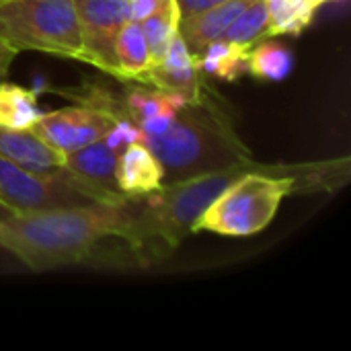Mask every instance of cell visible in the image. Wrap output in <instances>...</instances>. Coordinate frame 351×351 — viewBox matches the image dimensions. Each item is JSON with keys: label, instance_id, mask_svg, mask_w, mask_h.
I'll return each mask as SVG.
<instances>
[{"label": "cell", "instance_id": "9a60e30c", "mask_svg": "<svg viewBox=\"0 0 351 351\" xmlns=\"http://www.w3.org/2000/svg\"><path fill=\"white\" fill-rule=\"evenodd\" d=\"M115 60L119 70V80L144 82L148 68L152 66L150 49L142 33L140 23L128 21L115 39Z\"/></svg>", "mask_w": 351, "mask_h": 351}, {"label": "cell", "instance_id": "277c9868", "mask_svg": "<svg viewBox=\"0 0 351 351\" xmlns=\"http://www.w3.org/2000/svg\"><path fill=\"white\" fill-rule=\"evenodd\" d=\"M255 171V165L228 183L206 208L193 232H214L220 237H253L265 230L276 218L282 202L294 193L288 175Z\"/></svg>", "mask_w": 351, "mask_h": 351}, {"label": "cell", "instance_id": "6da1fadb", "mask_svg": "<svg viewBox=\"0 0 351 351\" xmlns=\"http://www.w3.org/2000/svg\"><path fill=\"white\" fill-rule=\"evenodd\" d=\"M136 199L90 202L0 216V247L31 271H49L86 261L99 243L128 239Z\"/></svg>", "mask_w": 351, "mask_h": 351}, {"label": "cell", "instance_id": "ba28073f", "mask_svg": "<svg viewBox=\"0 0 351 351\" xmlns=\"http://www.w3.org/2000/svg\"><path fill=\"white\" fill-rule=\"evenodd\" d=\"M78 16L84 62L119 78L115 39L130 21L128 0H72Z\"/></svg>", "mask_w": 351, "mask_h": 351}, {"label": "cell", "instance_id": "603a6c76", "mask_svg": "<svg viewBox=\"0 0 351 351\" xmlns=\"http://www.w3.org/2000/svg\"><path fill=\"white\" fill-rule=\"evenodd\" d=\"M14 58H16V51L10 49V47H6L4 43H0V82L6 80L8 70H10V64H12Z\"/></svg>", "mask_w": 351, "mask_h": 351}, {"label": "cell", "instance_id": "7a4b0ae2", "mask_svg": "<svg viewBox=\"0 0 351 351\" xmlns=\"http://www.w3.org/2000/svg\"><path fill=\"white\" fill-rule=\"evenodd\" d=\"M140 140L162 165L165 183L253 162L232 123L204 97L183 103L162 132Z\"/></svg>", "mask_w": 351, "mask_h": 351}, {"label": "cell", "instance_id": "d6986e66", "mask_svg": "<svg viewBox=\"0 0 351 351\" xmlns=\"http://www.w3.org/2000/svg\"><path fill=\"white\" fill-rule=\"evenodd\" d=\"M224 41L239 45L243 49H251L255 43L269 37V16H267V4L265 0L251 2L224 31Z\"/></svg>", "mask_w": 351, "mask_h": 351}, {"label": "cell", "instance_id": "484cf974", "mask_svg": "<svg viewBox=\"0 0 351 351\" xmlns=\"http://www.w3.org/2000/svg\"><path fill=\"white\" fill-rule=\"evenodd\" d=\"M0 2H6V0H0Z\"/></svg>", "mask_w": 351, "mask_h": 351}, {"label": "cell", "instance_id": "cb8c5ba5", "mask_svg": "<svg viewBox=\"0 0 351 351\" xmlns=\"http://www.w3.org/2000/svg\"><path fill=\"white\" fill-rule=\"evenodd\" d=\"M311 2H313V4H315L317 8H321L323 4H327V2H331V0H311Z\"/></svg>", "mask_w": 351, "mask_h": 351}, {"label": "cell", "instance_id": "52a82bcc", "mask_svg": "<svg viewBox=\"0 0 351 351\" xmlns=\"http://www.w3.org/2000/svg\"><path fill=\"white\" fill-rule=\"evenodd\" d=\"M0 199L10 214L90 204L64 169L33 173L4 156H0Z\"/></svg>", "mask_w": 351, "mask_h": 351}, {"label": "cell", "instance_id": "8992f818", "mask_svg": "<svg viewBox=\"0 0 351 351\" xmlns=\"http://www.w3.org/2000/svg\"><path fill=\"white\" fill-rule=\"evenodd\" d=\"M121 117H128L125 107L109 95H99L97 99H82L80 105L41 113L31 130L62 154H70L103 140Z\"/></svg>", "mask_w": 351, "mask_h": 351}, {"label": "cell", "instance_id": "e0dca14e", "mask_svg": "<svg viewBox=\"0 0 351 351\" xmlns=\"http://www.w3.org/2000/svg\"><path fill=\"white\" fill-rule=\"evenodd\" d=\"M247 51L249 49L218 39L195 58V68L220 80H237L247 72Z\"/></svg>", "mask_w": 351, "mask_h": 351}, {"label": "cell", "instance_id": "ac0fdd59", "mask_svg": "<svg viewBox=\"0 0 351 351\" xmlns=\"http://www.w3.org/2000/svg\"><path fill=\"white\" fill-rule=\"evenodd\" d=\"M179 23H181V10L177 6V0H169L158 10H154L150 16L140 21L142 33L146 37L152 64L160 62L171 47L173 39L179 35Z\"/></svg>", "mask_w": 351, "mask_h": 351}, {"label": "cell", "instance_id": "3957f363", "mask_svg": "<svg viewBox=\"0 0 351 351\" xmlns=\"http://www.w3.org/2000/svg\"><path fill=\"white\" fill-rule=\"evenodd\" d=\"M251 165H234L218 169L197 177L162 183L156 191L136 199L134 220L125 243L132 249H175L185 237L193 234V226L216 199V195L232 183L241 173L249 171Z\"/></svg>", "mask_w": 351, "mask_h": 351}, {"label": "cell", "instance_id": "44dd1931", "mask_svg": "<svg viewBox=\"0 0 351 351\" xmlns=\"http://www.w3.org/2000/svg\"><path fill=\"white\" fill-rule=\"evenodd\" d=\"M169 0H128V8H130V21H144L146 16H150L154 10H158L162 4H167Z\"/></svg>", "mask_w": 351, "mask_h": 351}, {"label": "cell", "instance_id": "5bb4252c", "mask_svg": "<svg viewBox=\"0 0 351 351\" xmlns=\"http://www.w3.org/2000/svg\"><path fill=\"white\" fill-rule=\"evenodd\" d=\"M255 0H226L222 4H216L204 12L183 16L179 23V35L183 37L187 49L193 58H197L210 43L222 39L224 31L230 27V23Z\"/></svg>", "mask_w": 351, "mask_h": 351}, {"label": "cell", "instance_id": "5b68a950", "mask_svg": "<svg viewBox=\"0 0 351 351\" xmlns=\"http://www.w3.org/2000/svg\"><path fill=\"white\" fill-rule=\"evenodd\" d=\"M0 43L21 51H41L84 62L78 16L72 0L0 2Z\"/></svg>", "mask_w": 351, "mask_h": 351}, {"label": "cell", "instance_id": "2e32d148", "mask_svg": "<svg viewBox=\"0 0 351 351\" xmlns=\"http://www.w3.org/2000/svg\"><path fill=\"white\" fill-rule=\"evenodd\" d=\"M294 68V53L290 47L263 39L247 51V72L259 80L280 82L290 76Z\"/></svg>", "mask_w": 351, "mask_h": 351}, {"label": "cell", "instance_id": "7c38bea8", "mask_svg": "<svg viewBox=\"0 0 351 351\" xmlns=\"http://www.w3.org/2000/svg\"><path fill=\"white\" fill-rule=\"evenodd\" d=\"M0 156L33 173H56L66 165V154L41 140L31 128H0Z\"/></svg>", "mask_w": 351, "mask_h": 351}, {"label": "cell", "instance_id": "30bf717a", "mask_svg": "<svg viewBox=\"0 0 351 351\" xmlns=\"http://www.w3.org/2000/svg\"><path fill=\"white\" fill-rule=\"evenodd\" d=\"M142 84L154 86L165 93L181 95L187 101H199L204 97L199 84V70L195 68V58L187 49L181 35L173 39L165 58L148 68Z\"/></svg>", "mask_w": 351, "mask_h": 351}, {"label": "cell", "instance_id": "4fadbf2b", "mask_svg": "<svg viewBox=\"0 0 351 351\" xmlns=\"http://www.w3.org/2000/svg\"><path fill=\"white\" fill-rule=\"evenodd\" d=\"M183 103H187V99L181 95L165 93L154 86L144 88L138 84L125 93L123 107L128 117L140 130V138H142L162 132Z\"/></svg>", "mask_w": 351, "mask_h": 351}, {"label": "cell", "instance_id": "9c48e42d", "mask_svg": "<svg viewBox=\"0 0 351 351\" xmlns=\"http://www.w3.org/2000/svg\"><path fill=\"white\" fill-rule=\"evenodd\" d=\"M115 158L117 152L103 138L80 150L66 154L64 171L90 202L119 204L128 197H123L117 187Z\"/></svg>", "mask_w": 351, "mask_h": 351}, {"label": "cell", "instance_id": "7402d4cb", "mask_svg": "<svg viewBox=\"0 0 351 351\" xmlns=\"http://www.w3.org/2000/svg\"><path fill=\"white\" fill-rule=\"evenodd\" d=\"M226 0H177V6L181 10V19L183 16H191V14H197V12H204L216 4H222Z\"/></svg>", "mask_w": 351, "mask_h": 351}, {"label": "cell", "instance_id": "8fae6325", "mask_svg": "<svg viewBox=\"0 0 351 351\" xmlns=\"http://www.w3.org/2000/svg\"><path fill=\"white\" fill-rule=\"evenodd\" d=\"M115 179L123 197L140 199L165 183V171L150 148L142 140H134L117 152Z\"/></svg>", "mask_w": 351, "mask_h": 351}, {"label": "cell", "instance_id": "ffe728a7", "mask_svg": "<svg viewBox=\"0 0 351 351\" xmlns=\"http://www.w3.org/2000/svg\"><path fill=\"white\" fill-rule=\"evenodd\" d=\"M269 16V37L300 35L319 10L311 0H265Z\"/></svg>", "mask_w": 351, "mask_h": 351}, {"label": "cell", "instance_id": "d4e9b609", "mask_svg": "<svg viewBox=\"0 0 351 351\" xmlns=\"http://www.w3.org/2000/svg\"><path fill=\"white\" fill-rule=\"evenodd\" d=\"M0 210H6V208L2 206V199H0ZM6 212H8V210H6ZM8 214H10V212H8Z\"/></svg>", "mask_w": 351, "mask_h": 351}]
</instances>
